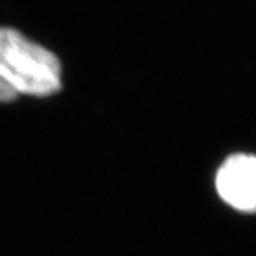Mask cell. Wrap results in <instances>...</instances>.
Returning a JSON list of instances; mask_svg holds the SVG:
<instances>
[{
	"instance_id": "obj_1",
	"label": "cell",
	"mask_w": 256,
	"mask_h": 256,
	"mask_svg": "<svg viewBox=\"0 0 256 256\" xmlns=\"http://www.w3.org/2000/svg\"><path fill=\"white\" fill-rule=\"evenodd\" d=\"M62 87L58 58L14 28H0V101L20 94L46 97Z\"/></svg>"
},
{
	"instance_id": "obj_2",
	"label": "cell",
	"mask_w": 256,
	"mask_h": 256,
	"mask_svg": "<svg viewBox=\"0 0 256 256\" xmlns=\"http://www.w3.org/2000/svg\"><path fill=\"white\" fill-rule=\"evenodd\" d=\"M220 198L239 212H256V156L238 152L229 156L215 175Z\"/></svg>"
}]
</instances>
